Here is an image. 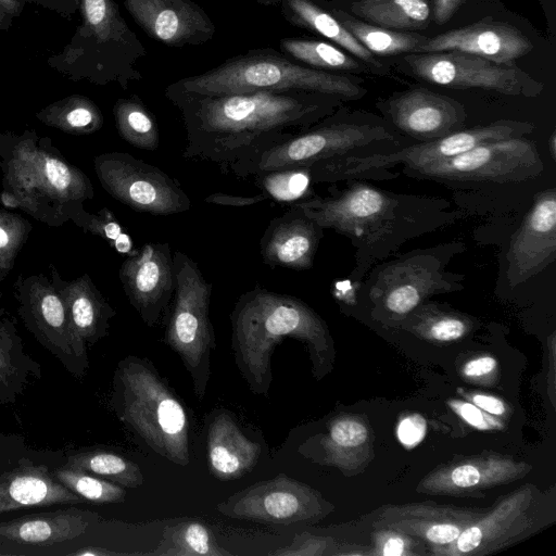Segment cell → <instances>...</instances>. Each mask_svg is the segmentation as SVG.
Listing matches in <instances>:
<instances>
[{
    "label": "cell",
    "instance_id": "1",
    "mask_svg": "<svg viewBox=\"0 0 556 556\" xmlns=\"http://www.w3.org/2000/svg\"><path fill=\"white\" fill-rule=\"evenodd\" d=\"M181 113L184 157L217 165L238 178L252 176L260 157L333 113L345 102L302 90H260L167 99Z\"/></svg>",
    "mask_w": 556,
    "mask_h": 556
},
{
    "label": "cell",
    "instance_id": "2",
    "mask_svg": "<svg viewBox=\"0 0 556 556\" xmlns=\"http://www.w3.org/2000/svg\"><path fill=\"white\" fill-rule=\"evenodd\" d=\"M324 229L350 239L354 267L349 283L355 289L372 266L394 254L407 241L453 224L460 217L452 203L440 197L397 193L346 180L331 186L327 195L292 203Z\"/></svg>",
    "mask_w": 556,
    "mask_h": 556
},
{
    "label": "cell",
    "instance_id": "3",
    "mask_svg": "<svg viewBox=\"0 0 556 556\" xmlns=\"http://www.w3.org/2000/svg\"><path fill=\"white\" fill-rule=\"evenodd\" d=\"M230 321L236 366L255 395L268 396L271 355L285 339H295L307 348L317 378L331 365L333 344L325 320L295 296L256 285L237 300Z\"/></svg>",
    "mask_w": 556,
    "mask_h": 556
},
{
    "label": "cell",
    "instance_id": "4",
    "mask_svg": "<svg viewBox=\"0 0 556 556\" xmlns=\"http://www.w3.org/2000/svg\"><path fill=\"white\" fill-rule=\"evenodd\" d=\"M16 139L2 153V204L50 226L71 219L94 194L89 178L36 132Z\"/></svg>",
    "mask_w": 556,
    "mask_h": 556
},
{
    "label": "cell",
    "instance_id": "5",
    "mask_svg": "<svg viewBox=\"0 0 556 556\" xmlns=\"http://www.w3.org/2000/svg\"><path fill=\"white\" fill-rule=\"evenodd\" d=\"M260 90H302L356 101L367 94L357 75L334 74L299 64L271 48L251 49L198 75L169 84L166 99L178 96H219Z\"/></svg>",
    "mask_w": 556,
    "mask_h": 556
},
{
    "label": "cell",
    "instance_id": "6",
    "mask_svg": "<svg viewBox=\"0 0 556 556\" xmlns=\"http://www.w3.org/2000/svg\"><path fill=\"white\" fill-rule=\"evenodd\" d=\"M80 24L67 45L47 64L72 81L98 86L116 83L126 90L142 79L137 67L147 51L130 29L115 0H80Z\"/></svg>",
    "mask_w": 556,
    "mask_h": 556
},
{
    "label": "cell",
    "instance_id": "7",
    "mask_svg": "<svg viewBox=\"0 0 556 556\" xmlns=\"http://www.w3.org/2000/svg\"><path fill=\"white\" fill-rule=\"evenodd\" d=\"M111 406L155 453L179 466L189 464L187 412L148 359L127 356L118 363Z\"/></svg>",
    "mask_w": 556,
    "mask_h": 556
},
{
    "label": "cell",
    "instance_id": "8",
    "mask_svg": "<svg viewBox=\"0 0 556 556\" xmlns=\"http://www.w3.org/2000/svg\"><path fill=\"white\" fill-rule=\"evenodd\" d=\"M466 250L459 240L415 249L376 264L355 289L375 317L400 321L431 296L464 289L466 276L447 269Z\"/></svg>",
    "mask_w": 556,
    "mask_h": 556
},
{
    "label": "cell",
    "instance_id": "9",
    "mask_svg": "<svg viewBox=\"0 0 556 556\" xmlns=\"http://www.w3.org/2000/svg\"><path fill=\"white\" fill-rule=\"evenodd\" d=\"M409 143V139L399 134L382 116L351 110L343 104L263 153L252 176L258 172L311 166L345 155L387 152Z\"/></svg>",
    "mask_w": 556,
    "mask_h": 556
},
{
    "label": "cell",
    "instance_id": "10",
    "mask_svg": "<svg viewBox=\"0 0 556 556\" xmlns=\"http://www.w3.org/2000/svg\"><path fill=\"white\" fill-rule=\"evenodd\" d=\"M534 130L532 123L498 119L485 125L463 128L444 137L409 143L378 153L345 155L309 166L314 184H334L352 179H393L399 173L389 169L403 165V170L452 159L484 142L519 138Z\"/></svg>",
    "mask_w": 556,
    "mask_h": 556
},
{
    "label": "cell",
    "instance_id": "11",
    "mask_svg": "<svg viewBox=\"0 0 556 556\" xmlns=\"http://www.w3.org/2000/svg\"><path fill=\"white\" fill-rule=\"evenodd\" d=\"M175 288L164 319L165 341L178 354L191 376L199 401L206 393L211 356L216 348L208 309L213 285L198 264L181 251L173 253Z\"/></svg>",
    "mask_w": 556,
    "mask_h": 556
},
{
    "label": "cell",
    "instance_id": "12",
    "mask_svg": "<svg viewBox=\"0 0 556 556\" xmlns=\"http://www.w3.org/2000/svg\"><path fill=\"white\" fill-rule=\"evenodd\" d=\"M547 495L525 484L486 509L458 538L431 554L437 556H484L505 549L554 521Z\"/></svg>",
    "mask_w": 556,
    "mask_h": 556
},
{
    "label": "cell",
    "instance_id": "13",
    "mask_svg": "<svg viewBox=\"0 0 556 556\" xmlns=\"http://www.w3.org/2000/svg\"><path fill=\"white\" fill-rule=\"evenodd\" d=\"M543 169L535 142L519 137L484 142L452 159L403 173L412 178L442 184H507L535 178Z\"/></svg>",
    "mask_w": 556,
    "mask_h": 556
},
{
    "label": "cell",
    "instance_id": "14",
    "mask_svg": "<svg viewBox=\"0 0 556 556\" xmlns=\"http://www.w3.org/2000/svg\"><path fill=\"white\" fill-rule=\"evenodd\" d=\"M403 62L412 75L446 88H476L525 98H535L544 88L515 62L498 63L460 51L408 53Z\"/></svg>",
    "mask_w": 556,
    "mask_h": 556
},
{
    "label": "cell",
    "instance_id": "15",
    "mask_svg": "<svg viewBox=\"0 0 556 556\" xmlns=\"http://www.w3.org/2000/svg\"><path fill=\"white\" fill-rule=\"evenodd\" d=\"M94 172L109 194L135 211L166 216L191 206L177 179L129 153L117 151L96 156Z\"/></svg>",
    "mask_w": 556,
    "mask_h": 556
},
{
    "label": "cell",
    "instance_id": "16",
    "mask_svg": "<svg viewBox=\"0 0 556 556\" xmlns=\"http://www.w3.org/2000/svg\"><path fill=\"white\" fill-rule=\"evenodd\" d=\"M216 509L232 519L286 526L316 522L332 506L312 486L281 472L233 493Z\"/></svg>",
    "mask_w": 556,
    "mask_h": 556
},
{
    "label": "cell",
    "instance_id": "17",
    "mask_svg": "<svg viewBox=\"0 0 556 556\" xmlns=\"http://www.w3.org/2000/svg\"><path fill=\"white\" fill-rule=\"evenodd\" d=\"M18 314L27 329L65 369L83 377L88 364L78 356L63 299L47 278L31 276L18 281Z\"/></svg>",
    "mask_w": 556,
    "mask_h": 556
},
{
    "label": "cell",
    "instance_id": "18",
    "mask_svg": "<svg viewBox=\"0 0 556 556\" xmlns=\"http://www.w3.org/2000/svg\"><path fill=\"white\" fill-rule=\"evenodd\" d=\"M381 116L399 134L416 142L434 140L465 127V106L425 87L397 91L376 102Z\"/></svg>",
    "mask_w": 556,
    "mask_h": 556
},
{
    "label": "cell",
    "instance_id": "19",
    "mask_svg": "<svg viewBox=\"0 0 556 556\" xmlns=\"http://www.w3.org/2000/svg\"><path fill=\"white\" fill-rule=\"evenodd\" d=\"M119 280L130 304L143 323L164 321L174 294L175 275L169 243L149 242L127 255Z\"/></svg>",
    "mask_w": 556,
    "mask_h": 556
},
{
    "label": "cell",
    "instance_id": "20",
    "mask_svg": "<svg viewBox=\"0 0 556 556\" xmlns=\"http://www.w3.org/2000/svg\"><path fill=\"white\" fill-rule=\"evenodd\" d=\"M556 257V190L539 192L506 253V279L515 288L544 270Z\"/></svg>",
    "mask_w": 556,
    "mask_h": 556
},
{
    "label": "cell",
    "instance_id": "21",
    "mask_svg": "<svg viewBox=\"0 0 556 556\" xmlns=\"http://www.w3.org/2000/svg\"><path fill=\"white\" fill-rule=\"evenodd\" d=\"M123 3L150 38L167 47L204 45L216 33L207 13L192 0H123Z\"/></svg>",
    "mask_w": 556,
    "mask_h": 556
},
{
    "label": "cell",
    "instance_id": "22",
    "mask_svg": "<svg viewBox=\"0 0 556 556\" xmlns=\"http://www.w3.org/2000/svg\"><path fill=\"white\" fill-rule=\"evenodd\" d=\"M485 511L431 502L389 505L380 509L372 526L376 530L388 529L419 539L432 553L454 542Z\"/></svg>",
    "mask_w": 556,
    "mask_h": 556
},
{
    "label": "cell",
    "instance_id": "23",
    "mask_svg": "<svg viewBox=\"0 0 556 556\" xmlns=\"http://www.w3.org/2000/svg\"><path fill=\"white\" fill-rule=\"evenodd\" d=\"M531 466L496 454L480 455L448 463L428 473L417 491L450 496H471L481 490L516 481Z\"/></svg>",
    "mask_w": 556,
    "mask_h": 556
},
{
    "label": "cell",
    "instance_id": "24",
    "mask_svg": "<svg viewBox=\"0 0 556 556\" xmlns=\"http://www.w3.org/2000/svg\"><path fill=\"white\" fill-rule=\"evenodd\" d=\"M532 49V42L513 25L484 18L428 37L417 53L460 51L498 63H509L530 53Z\"/></svg>",
    "mask_w": 556,
    "mask_h": 556
},
{
    "label": "cell",
    "instance_id": "25",
    "mask_svg": "<svg viewBox=\"0 0 556 556\" xmlns=\"http://www.w3.org/2000/svg\"><path fill=\"white\" fill-rule=\"evenodd\" d=\"M324 228L300 207H290L273 218L260 240L264 264L294 270L312 268Z\"/></svg>",
    "mask_w": 556,
    "mask_h": 556
},
{
    "label": "cell",
    "instance_id": "26",
    "mask_svg": "<svg viewBox=\"0 0 556 556\" xmlns=\"http://www.w3.org/2000/svg\"><path fill=\"white\" fill-rule=\"evenodd\" d=\"M52 283L63 299L78 356L89 365L87 348L108 334L116 312L86 274L70 282Z\"/></svg>",
    "mask_w": 556,
    "mask_h": 556
},
{
    "label": "cell",
    "instance_id": "27",
    "mask_svg": "<svg viewBox=\"0 0 556 556\" xmlns=\"http://www.w3.org/2000/svg\"><path fill=\"white\" fill-rule=\"evenodd\" d=\"M206 451L211 473L218 480L231 481L252 471L262 447L241 431L229 413L217 410L207 422Z\"/></svg>",
    "mask_w": 556,
    "mask_h": 556
},
{
    "label": "cell",
    "instance_id": "28",
    "mask_svg": "<svg viewBox=\"0 0 556 556\" xmlns=\"http://www.w3.org/2000/svg\"><path fill=\"white\" fill-rule=\"evenodd\" d=\"M97 518L93 511L76 507L22 516L0 522V543L54 545L80 536Z\"/></svg>",
    "mask_w": 556,
    "mask_h": 556
},
{
    "label": "cell",
    "instance_id": "29",
    "mask_svg": "<svg viewBox=\"0 0 556 556\" xmlns=\"http://www.w3.org/2000/svg\"><path fill=\"white\" fill-rule=\"evenodd\" d=\"M43 465L21 464L0 475V514L26 507L84 504Z\"/></svg>",
    "mask_w": 556,
    "mask_h": 556
},
{
    "label": "cell",
    "instance_id": "30",
    "mask_svg": "<svg viewBox=\"0 0 556 556\" xmlns=\"http://www.w3.org/2000/svg\"><path fill=\"white\" fill-rule=\"evenodd\" d=\"M280 12L291 25L308 30L342 48L365 63L372 75H391L388 64L378 60L339 22L321 0H280Z\"/></svg>",
    "mask_w": 556,
    "mask_h": 556
},
{
    "label": "cell",
    "instance_id": "31",
    "mask_svg": "<svg viewBox=\"0 0 556 556\" xmlns=\"http://www.w3.org/2000/svg\"><path fill=\"white\" fill-rule=\"evenodd\" d=\"M40 378V364L25 351L13 320L0 309V405L16 402Z\"/></svg>",
    "mask_w": 556,
    "mask_h": 556
},
{
    "label": "cell",
    "instance_id": "32",
    "mask_svg": "<svg viewBox=\"0 0 556 556\" xmlns=\"http://www.w3.org/2000/svg\"><path fill=\"white\" fill-rule=\"evenodd\" d=\"M367 23L393 30L427 28L432 20L431 0H327Z\"/></svg>",
    "mask_w": 556,
    "mask_h": 556
},
{
    "label": "cell",
    "instance_id": "33",
    "mask_svg": "<svg viewBox=\"0 0 556 556\" xmlns=\"http://www.w3.org/2000/svg\"><path fill=\"white\" fill-rule=\"evenodd\" d=\"M339 22L375 56L417 53L427 36L414 31L393 30L367 23L321 0Z\"/></svg>",
    "mask_w": 556,
    "mask_h": 556
},
{
    "label": "cell",
    "instance_id": "34",
    "mask_svg": "<svg viewBox=\"0 0 556 556\" xmlns=\"http://www.w3.org/2000/svg\"><path fill=\"white\" fill-rule=\"evenodd\" d=\"M280 52L290 60L323 72L334 74H372L361 60L327 40L285 37Z\"/></svg>",
    "mask_w": 556,
    "mask_h": 556
},
{
    "label": "cell",
    "instance_id": "35",
    "mask_svg": "<svg viewBox=\"0 0 556 556\" xmlns=\"http://www.w3.org/2000/svg\"><path fill=\"white\" fill-rule=\"evenodd\" d=\"M42 124L72 135H89L99 130L104 117L99 106L83 94L66 96L36 113Z\"/></svg>",
    "mask_w": 556,
    "mask_h": 556
},
{
    "label": "cell",
    "instance_id": "36",
    "mask_svg": "<svg viewBox=\"0 0 556 556\" xmlns=\"http://www.w3.org/2000/svg\"><path fill=\"white\" fill-rule=\"evenodd\" d=\"M400 323L409 326L421 337L437 342L457 341L473 328V320L469 316L427 302L420 304Z\"/></svg>",
    "mask_w": 556,
    "mask_h": 556
},
{
    "label": "cell",
    "instance_id": "37",
    "mask_svg": "<svg viewBox=\"0 0 556 556\" xmlns=\"http://www.w3.org/2000/svg\"><path fill=\"white\" fill-rule=\"evenodd\" d=\"M118 135L141 150L155 151L160 146V131L153 113L137 94L118 99L113 106Z\"/></svg>",
    "mask_w": 556,
    "mask_h": 556
},
{
    "label": "cell",
    "instance_id": "38",
    "mask_svg": "<svg viewBox=\"0 0 556 556\" xmlns=\"http://www.w3.org/2000/svg\"><path fill=\"white\" fill-rule=\"evenodd\" d=\"M162 556H229L210 529L198 521H181L164 529L162 541L151 553Z\"/></svg>",
    "mask_w": 556,
    "mask_h": 556
},
{
    "label": "cell",
    "instance_id": "39",
    "mask_svg": "<svg viewBox=\"0 0 556 556\" xmlns=\"http://www.w3.org/2000/svg\"><path fill=\"white\" fill-rule=\"evenodd\" d=\"M65 466L81 469L114 482L123 488H139L144 478L132 460L111 451L89 450L72 453Z\"/></svg>",
    "mask_w": 556,
    "mask_h": 556
},
{
    "label": "cell",
    "instance_id": "40",
    "mask_svg": "<svg viewBox=\"0 0 556 556\" xmlns=\"http://www.w3.org/2000/svg\"><path fill=\"white\" fill-rule=\"evenodd\" d=\"M369 442L367 426L351 415L338 416L328 426L327 434L320 440L325 452L324 464L346 468L352 452L364 451Z\"/></svg>",
    "mask_w": 556,
    "mask_h": 556
},
{
    "label": "cell",
    "instance_id": "41",
    "mask_svg": "<svg viewBox=\"0 0 556 556\" xmlns=\"http://www.w3.org/2000/svg\"><path fill=\"white\" fill-rule=\"evenodd\" d=\"M254 177L267 200L292 204L315 195L309 166L258 172Z\"/></svg>",
    "mask_w": 556,
    "mask_h": 556
},
{
    "label": "cell",
    "instance_id": "42",
    "mask_svg": "<svg viewBox=\"0 0 556 556\" xmlns=\"http://www.w3.org/2000/svg\"><path fill=\"white\" fill-rule=\"evenodd\" d=\"M52 473L58 481L86 502L97 505L119 504L126 498L123 486L88 471L64 465Z\"/></svg>",
    "mask_w": 556,
    "mask_h": 556
},
{
    "label": "cell",
    "instance_id": "43",
    "mask_svg": "<svg viewBox=\"0 0 556 556\" xmlns=\"http://www.w3.org/2000/svg\"><path fill=\"white\" fill-rule=\"evenodd\" d=\"M85 231L104 239L116 252L130 255L136 247L129 233L106 207L96 214L79 208L71 218Z\"/></svg>",
    "mask_w": 556,
    "mask_h": 556
},
{
    "label": "cell",
    "instance_id": "44",
    "mask_svg": "<svg viewBox=\"0 0 556 556\" xmlns=\"http://www.w3.org/2000/svg\"><path fill=\"white\" fill-rule=\"evenodd\" d=\"M29 229V224L21 216L8 211H0V269L12 268Z\"/></svg>",
    "mask_w": 556,
    "mask_h": 556
},
{
    "label": "cell",
    "instance_id": "45",
    "mask_svg": "<svg viewBox=\"0 0 556 556\" xmlns=\"http://www.w3.org/2000/svg\"><path fill=\"white\" fill-rule=\"evenodd\" d=\"M415 538L388 529L375 533V554L384 556H404L419 554L416 546L420 545Z\"/></svg>",
    "mask_w": 556,
    "mask_h": 556
},
{
    "label": "cell",
    "instance_id": "46",
    "mask_svg": "<svg viewBox=\"0 0 556 556\" xmlns=\"http://www.w3.org/2000/svg\"><path fill=\"white\" fill-rule=\"evenodd\" d=\"M450 407L469 426L479 430H502L504 422L475 404L464 400H448Z\"/></svg>",
    "mask_w": 556,
    "mask_h": 556
},
{
    "label": "cell",
    "instance_id": "47",
    "mask_svg": "<svg viewBox=\"0 0 556 556\" xmlns=\"http://www.w3.org/2000/svg\"><path fill=\"white\" fill-rule=\"evenodd\" d=\"M333 541L330 538H318L308 533H302L294 538L290 546L279 548L270 553L277 556H305L325 555Z\"/></svg>",
    "mask_w": 556,
    "mask_h": 556
},
{
    "label": "cell",
    "instance_id": "48",
    "mask_svg": "<svg viewBox=\"0 0 556 556\" xmlns=\"http://www.w3.org/2000/svg\"><path fill=\"white\" fill-rule=\"evenodd\" d=\"M427 432V421L419 414H410L401 419L396 434L399 441L407 448L419 444Z\"/></svg>",
    "mask_w": 556,
    "mask_h": 556
},
{
    "label": "cell",
    "instance_id": "49",
    "mask_svg": "<svg viewBox=\"0 0 556 556\" xmlns=\"http://www.w3.org/2000/svg\"><path fill=\"white\" fill-rule=\"evenodd\" d=\"M497 368V362L490 355L471 358L462 369V375L472 381H483L492 377Z\"/></svg>",
    "mask_w": 556,
    "mask_h": 556
},
{
    "label": "cell",
    "instance_id": "50",
    "mask_svg": "<svg viewBox=\"0 0 556 556\" xmlns=\"http://www.w3.org/2000/svg\"><path fill=\"white\" fill-rule=\"evenodd\" d=\"M458 392L468 402L475 404L491 415L502 417L505 416L509 410L507 404L496 396L478 392H466L463 389H458Z\"/></svg>",
    "mask_w": 556,
    "mask_h": 556
},
{
    "label": "cell",
    "instance_id": "51",
    "mask_svg": "<svg viewBox=\"0 0 556 556\" xmlns=\"http://www.w3.org/2000/svg\"><path fill=\"white\" fill-rule=\"evenodd\" d=\"M267 200L263 194L256 195H232L222 192H215L205 198L206 203L226 205V206H249Z\"/></svg>",
    "mask_w": 556,
    "mask_h": 556
},
{
    "label": "cell",
    "instance_id": "52",
    "mask_svg": "<svg viewBox=\"0 0 556 556\" xmlns=\"http://www.w3.org/2000/svg\"><path fill=\"white\" fill-rule=\"evenodd\" d=\"M26 0H0V31L9 30L15 18L20 17Z\"/></svg>",
    "mask_w": 556,
    "mask_h": 556
},
{
    "label": "cell",
    "instance_id": "53",
    "mask_svg": "<svg viewBox=\"0 0 556 556\" xmlns=\"http://www.w3.org/2000/svg\"><path fill=\"white\" fill-rule=\"evenodd\" d=\"M49 11L60 14L64 18H72L78 11L80 0H26Z\"/></svg>",
    "mask_w": 556,
    "mask_h": 556
},
{
    "label": "cell",
    "instance_id": "54",
    "mask_svg": "<svg viewBox=\"0 0 556 556\" xmlns=\"http://www.w3.org/2000/svg\"><path fill=\"white\" fill-rule=\"evenodd\" d=\"M464 0H431L432 20L438 25L447 23Z\"/></svg>",
    "mask_w": 556,
    "mask_h": 556
},
{
    "label": "cell",
    "instance_id": "55",
    "mask_svg": "<svg viewBox=\"0 0 556 556\" xmlns=\"http://www.w3.org/2000/svg\"><path fill=\"white\" fill-rule=\"evenodd\" d=\"M548 148H549V153H551L553 160H556V132H555V130L552 132V135L548 139Z\"/></svg>",
    "mask_w": 556,
    "mask_h": 556
},
{
    "label": "cell",
    "instance_id": "56",
    "mask_svg": "<svg viewBox=\"0 0 556 556\" xmlns=\"http://www.w3.org/2000/svg\"><path fill=\"white\" fill-rule=\"evenodd\" d=\"M257 3L265 5V7H274L278 5L280 0H254Z\"/></svg>",
    "mask_w": 556,
    "mask_h": 556
},
{
    "label": "cell",
    "instance_id": "57",
    "mask_svg": "<svg viewBox=\"0 0 556 556\" xmlns=\"http://www.w3.org/2000/svg\"><path fill=\"white\" fill-rule=\"evenodd\" d=\"M1 278V277H0Z\"/></svg>",
    "mask_w": 556,
    "mask_h": 556
}]
</instances>
